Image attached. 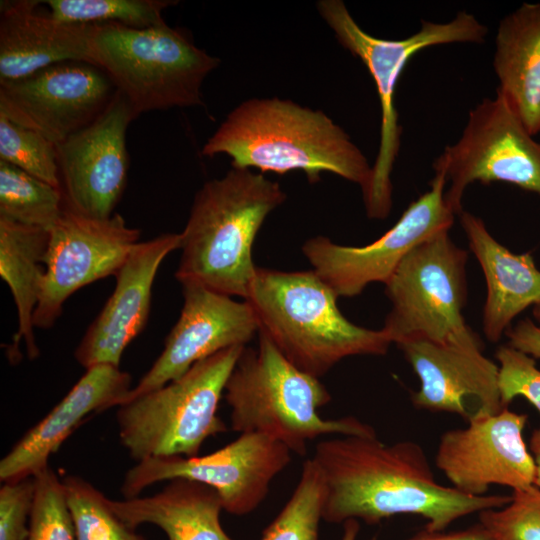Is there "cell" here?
I'll return each instance as SVG.
<instances>
[{
    "instance_id": "obj_1",
    "label": "cell",
    "mask_w": 540,
    "mask_h": 540,
    "mask_svg": "<svg viewBox=\"0 0 540 540\" xmlns=\"http://www.w3.org/2000/svg\"><path fill=\"white\" fill-rule=\"evenodd\" d=\"M312 459L325 485L323 520L369 525L400 514L425 519V529L444 531L458 519L500 508L511 495H466L439 484L422 446L393 444L377 436L339 435L317 443Z\"/></svg>"
},
{
    "instance_id": "obj_2",
    "label": "cell",
    "mask_w": 540,
    "mask_h": 540,
    "mask_svg": "<svg viewBox=\"0 0 540 540\" xmlns=\"http://www.w3.org/2000/svg\"><path fill=\"white\" fill-rule=\"evenodd\" d=\"M232 167L279 175L305 173L310 183L329 172L363 190L372 166L349 135L321 110L288 99L251 98L232 109L202 148Z\"/></svg>"
},
{
    "instance_id": "obj_3",
    "label": "cell",
    "mask_w": 540,
    "mask_h": 540,
    "mask_svg": "<svg viewBox=\"0 0 540 540\" xmlns=\"http://www.w3.org/2000/svg\"><path fill=\"white\" fill-rule=\"evenodd\" d=\"M286 200L278 182L252 169L232 167L197 191L181 235L175 273L198 285L246 300L257 267L252 250L267 216Z\"/></svg>"
},
{
    "instance_id": "obj_4",
    "label": "cell",
    "mask_w": 540,
    "mask_h": 540,
    "mask_svg": "<svg viewBox=\"0 0 540 540\" xmlns=\"http://www.w3.org/2000/svg\"><path fill=\"white\" fill-rule=\"evenodd\" d=\"M337 298L313 270L257 267L246 301L259 332L294 366L320 378L347 357L382 356L392 344L382 328L349 321Z\"/></svg>"
},
{
    "instance_id": "obj_5",
    "label": "cell",
    "mask_w": 540,
    "mask_h": 540,
    "mask_svg": "<svg viewBox=\"0 0 540 540\" xmlns=\"http://www.w3.org/2000/svg\"><path fill=\"white\" fill-rule=\"evenodd\" d=\"M233 431L260 433L304 456L307 443L325 435L376 436L354 416L324 419L319 409L331 394L319 378L294 366L262 333L257 348L245 347L224 391Z\"/></svg>"
},
{
    "instance_id": "obj_6",
    "label": "cell",
    "mask_w": 540,
    "mask_h": 540,
    "mask_svg": "<svg viewBox=\"0 0 540 540\" xmlns=\"http://www.w3.org/2000/svg\"><path fill=\"white\" fill-rule=\"evenodd\" d=\"M92 58L136 117L155 110L204 106L202 84L220 64L185 31L166 23L146 28L96 24Z\"/></svg>"
},
{
    "instance_id": "obj_7",
    "label": "cell",
    "mask_w": 540,
    "mask_h": 540,
    "mask_svg": "<svg viewBox=\"0 0 540 540\" xmlns=\"http://www.w3.org/2000/svg\"><path fill=\"white\" fill-rule=\"evenodd\" d=\"M317 9L340 45L366 66L377 88L381 108L380 143L362 194L367 216L382 220L392 209L391 174L401 145L402 129L394 100L402 71L420 50L452 43H482L488 28L473 14L460 11L445 23L422 20L416 33L390 40L364 31L341 0H320Z\"/></svg>"
},
{
    "instance_id": "obj_8",
    "label": "cell",
    "mask_w": 540,
    "mask_h": 540,
    "mask_svg": "<svg viewBox=\"0 0 540 540\" xmlns=\"http://www.w3.org/2000/svg\"><path fill=\"white\" fill-rule=\"evenodd\" d=\"M246 346L220 351L181 377L118 406L120 442L137 462L195 457L211 436L226 432L218 407L227 380Z\"/></svg>"
},
{
    "instance_id": "obj_9",
    "label": "cell",
    "mask_w": 540,
    "mask_h": 540,
    "mask_svg": "<svg viewBox=\"0 0 540 540\" xmlns=\"http://www.w3.org/2000/svg\"><path fill=\"white\" fill-rule=\"evenodd\" d=\"M467 251L449 231L413 248L385 285L391 303L383 331L396 345L417 340L483 345L465 321Z\"/></svg>"
},
{
    "instance_id": "obj_10",
    "label": "cell",
    "mask_w": 540,
    "mask_h": 540,
    "mask_svg": "<svg viewBox=\"0 0 540 540\" xmlns=\"http://www.w3.org/2000/svg\"><path fill=\"white\" fill-rule=\"evenodd\" d=\"M433 169L444 172L445 199L456 215L474 182H505L540 196V142L498 91L470 110L461 136L435 159Z\"/></svg>"
},
{
    "instance_id": "obj_11",
    "label": "cell",
    "mask_w": 540,
    "mask_h": 540,
    "mask_svg": "<svg viewBox=\"0 0 540 540\" xmlns=\"http://www.w3.org/2000/svg\"><path fill=\"white\" fill-rule=\"evenodd\" d=\"M290 461L291 451L283 443L260 433H241L207 455L139 461L126 472L121 492L125 499L134 498L152 484L183 478L213 488L224 511L243 516L264 501Z\"/></svg>"
},
{
    "instance_id": "obj_12",
    "label": "cell",
    "mask_w": 540,
    "mask_h": 540,
    "mask_svg": "<svg viewBox=\"0 0 540 540\" xmlns=\"http://www.w3.org/2000/svg\"><path fill=\"white\" fill-rule=\"evenodd\" d=\"M443 171H435L430 189L411 202L397 222L365 246H346L325 236L309 238L302 252L313 271L338 297H353L371 283L385 284L407 254L421 242L449 231L455 213L445 199Z\"/></svg>"
},
{
    "instance_id": "obj_13",
    "label": "cell",
    "mask_w": 540,
    "mask_h": 540,
    "mask_svg": "<svg viewBox=\"0 0 540 540\" xmlns=\"http://www.w3.org/2000/svg\"><path fill=\"white\" fill-rule=\"evenodd\" d=\"M141 232L124 218H94L78 213L64 203L63 211L49 230L45 277L34 312V327L47 329L60 317L66 300L97 280L116 275Z\"/></svg>"
},
{
    "instance_id": "obj_14",
    "label": "cell",
    "mask_w": 540,
    "mask_h": 540,
    "mask_svg": "<svg viewBox=\"0 0 540 540\" xmlns=\"http://www.w3.org/2000/svg\"><path fill=\"white\" fill-rule=\"evenodd\" d=\"M115 92L98 67L67 61L19 80L0 82V113L59 145L90 125Z\"/></svg>"
},
{
    "instance_id": "obj_15",
    "label": "cell",
    "mask_w": 540,
    "mask_h": 540,
    "mask_svg": "<svg viewBox=\"0 0 540 540\" xmlns=\"http://www.w3.org/2000/svg\"><path fill=\"white\" fill-rule=\"evenodd\" d=\"M136 116L116 90L104 111L88 126L57 145L64 203L94 218H109L126 186V132Z\"/></svg>"
},
{
    "instance_id": "obj_16",
    "label": "cell",
    "mask_w": 540,
    "mask_h": 540,
    "mask_svg": "<svg viewBox=\"0 0 540 540\" xmlns=\"http://www.w3.org/2000/svg\"><path fill=\"white\" fill-rule=\"evenodd\" d=\"M528 416L508 408L445 431L435 455L436 467L452 487L483 496L491 485L521 490L534 485L535 462L523 431Z\"/></svg>"
},
{
    "instance_id": "obj_17",
    "label": "cell",
    "mask_w": 540,
    "mask_h": 540,
    "mask_svg": "<svg viewBox=\"0 0 540 540\" xmlns=\"http://www.w3.org/2000/svg\"><path fill=\"white\" fill-rule=\"evenodd\" d=\"M180 316L150 369L126 400L181 377L195 363L225 349L246 344L259 332L248 301H236L198 285H184ZM124 402V403H125Z\"/></svg>"
},
{
    "instance_id": "obj_18",
    "label": "cell",
    "mask_w": 540,
    "mask_h": 540,
    "mask_svg": "<svg viewBox=\"0 0 540 540\" xmlns=\"http://www.w3.org/2000/svg\"><path fill=\"white\" fill-rule=\"evenodd\" d=\"M416 373L418 409L456 414L468 423L500 413L499 367L483 355V345L439 344L425 340L397 345Z\"/></svg>"
},
{
    "instance_id": "obj_19",
    "label": "cell",
    "mask_w": 540,
    "mask_h": 540,
    "mask_svg": "<svg viewBox=\"0 0 540 540\" xmlns=\"http://www.w3.org/2000/svg\"><path fill=\"white\" fill-rule=\"evenodd\" d=\"M180 246V233H165L134 247L115 275L114 291L76 347L74 356L81 366L119 367L126 347L146 326L161 263Z\"/></svg>"
},
{
    "instance_id": "obj_20",
    "label": "cell",
    "mask_w": 540,
    "mask_h": 540,
    "mask_svg": "<svg viewBox=\"0 0 540 540\" xmlns=\"http://www.w3.org/2000/svg\"><path fill=\"white\" fill-rule=\"evenodd\" d=\"M131 376L119 367L99 364L84 375L54 408L30 428L0 461L1 482L33 477L89 415L123 404Z\"/></svg>"
},
{
    "instance_id": "obj_21",
    "label": "cell",
    "mask_w": 540,
    "mask_h": 540,
    "mask_svg": "<svg viewBox=\"0 0 540 540\" xmlns=\"http://www.w3.org/2000/svg\"><path fill=\"white\" fill-rule=\"evenodd\" d=\"M41 1L0 4V82L15 81L51 65L80 61L93 64L96 24H71L39 13Z\"/></svg>"
},
{
    "instance_id": "obj_22",
    "label": "cell",
    "mask_w": 540,
    "mask_h": 540,
    "mask_svg": "<svg viewBox=\"0 0 540 540\" xmlns=\"http://www.w3.org/2000/svg\"><path fill=\"white\" fill-rule=\"evenodd\" d=\"M459 217L486 281L483 332L496 343L517 315L540 303V270L530 253L516 254L499 243L478 216L462 211Z\"/></svg>"
},
{
    "instance_id": "obj_23",
    "label": "cell",
    "mask_w": 540,
    "mask_h": 540,
    "mask_svg": "<svg viewBox=\"0 0 540 540\" xmlns=\"http://www.w3.org/2000/svg\"><path fill=\"white\" fill-rule=\"evenodd\" d=\"M108 502L129 527L153 524L168 540H233L221 525L217 492L196 481L177 478L153 495Z\"/></svg>"
},
{
    "instance_id": "obj_24",
    "label": "cell",
    "mask_w": 540,
    "mask_h": 540,
    "mask_svg": "<svg viewBox=\"0 0 540 540\" xmlns=\"http://www.w3.org/2000/svg\"><path fill=\"white\" fill-rule=\"evenodd\" d=\"M493 68L501 93L527 131L540 133V2L523 3L499 23Z\"/></svg>"
},
{
    "instance_id": "obj_25",
    "label": "cell",
    "mask_w": 540,
    "mask_h": 540,
    "mask_svg": "<svg viewBox=\"0 0 540 540\" xmlns=\"http://www.w3.org/2000/svg\"><path fill=\"white\" fill-rule=\"evenodd\" d=\"M48 238V230L0 217V275L11 291L18 316V329L9 349L11 360L22 340L30 358L39 354L33 316L45 277Z\"/></svg>"
},
{
    "instance_id": "obj_26",
    "label": "cell",
    "mask_w": 540,
    "mask_h": 540,
    "mask_svg": "<svg viewBox=\"0 0 540 540\" xmlns=\"http://www.w3.org/2000/svg\"><path fill=\"white\" fill-rule=\"evenodd\" d=\"M63 208L61 188L0 160V217L49 231Z\"/></svg>"
},
{
    "instance_id": "obj_27",
    "label": "cell",
    "mask_w": 540,
    "mask_h": 540,
    "mask_svg": "<svg viewBox=\"0 0 540 540\" xmlns=\"http://www.w3.org/2000/svg\"><path fill=\"white\" fill-rule=\"evenodd\" d=\"M324 499L321 472L312 458L307 459L293 493L260 540H319Z\"/></svg>"
},
{
    "instance_id": "obj_28",
    "label": "cell",
    "mask_w": 540,
    "mask_h": 540,
    "mask_svg": "<svg viewBox=\"0 0 540 540\" xmlns=\"http://www.w3.org/2000/svg\"><path fill=\"white\" fill-rule=\"evenodd\" d=\"M49 14L71 24L118 23L146 28L165 22L163 11L178 3L173 0H48L42 1Z\"/></svg>"
},
{
    "instance_id": "obj_29",
    "label": "cell",
    "mask_w": 540,
    "mask_h": 540,
    "mask_svg": "<svg viewBox=\"0 0 540 540\" xmlns=\"http://www.w3.org/2000/svg\"><path fill=\"white\" fill-rule=\"evenodd\" d=\"M76 540H145L110 507L99 489L77 475L62 478Z\"/></svg>"
},
{
    "instance_id": "obj_30",
    "label": "cell",
    "mask_w": 540,
    "mask_h": 540,
    "mask_svg": "<svg viewBox=\"0 0 540 540\" xmlns=\"http://www.w3.org/2000/svg\"><path fill=\"white\" fill-rule=\"evenodd\" d=\"M0 160L61 188L57 145L0 113Z\"/></svg>"
},
{
    "instance_id": "obj_31",
    "label": "cell",
    "mask_w": 540,
    "mask_h": 540,
    "mask_svg": "<svg viewBox=\"0 0 540 540\" xmlns=\"http://www.w3.org/2000/svg\"><path fill=\"white\" fill-rule=\"evenodd\" d=\"M33 477L35 493L26 540H76L62 479L49 466Z\"/></svg>"
},
{
    "instance_id": "obj_32",
    "label": "cell",
    "mask_w": 540,
    "mask_h": 540,
    "mask_svg": "<svg viewBox=\"0 0 540 540\" xmlns=\"http://www.w3.org/2000/svg\"><path fill=\"white\" fill-rule=\"evenodd\" d=\"M478 514L494 540H540V489L535 485L514 490L505 506Z\"/></svg>"
},
{
    "instance_id": "obj_33",
    "label": "cell",
    "mask_w": 540,
    "mask_h": 540,
    "mask_svg": "<svg viewBox=\"0 0 540 540\" xmlns=\"http://www.w3.org/2000/svg\"><path fill=\"white\" fill-rule=\"evenodd\" d=\"M495 357L499 363L498 385L503 406L507 408L521 396L540 414V370L535 358L509 344L500 346Z\"/></svg>"
},
{
    "instance_id": "obj_34",
    "label": "cell",
    "mask_w": 540,
    "mask_h": 540,
    "mask_svg": "<svg viewBox=\"0 0 540 540\" xmlns=\"http://www.w3.org/2000/svg\"><path fill=\"white\" fill-rule=\"evenodd\" d=\"M35 493L34 477L0 487V540H26Z\"/></svg>"
},
{
    "instance_id": "obj_35",
    "label": "cell",
    "mask_w": 540,
    "mask_h": 540,
    "mask_svg": "<svg viewBox=\"0 0 540 540\" xmlns=\"http://www.w3.org/2000/svg\"><path fill=\"white\" fill-rule=\"evenodd\" d=\"M505 335L510 346L540 359V323L536 324L530 318L522 319L514 327H510Z\"/></svg>"
},
{
    "instance_id": "obj_36",
    "label": "cell",
    "mask_w": 540,
    "mask_h": 540,
    "mask_svg": "<svg viewBox=\"0 0 540 540\" xmlns=\"http://www.w3.org/2000/svg\"><path fill=\"white\" fill-rule=\"evenodd\" d=\"M406 540H494L489 531L480 523L463 530L433 532L424 529Z\"/></svg>"
},
{
    "instance_id": "obj_37",
    "label": "cell",
    "mask_w": 540,
    "mask_h": 540,
    "mask_svg": "<svg viewBox=\"0 0 540 540\" xmlns=\"http://www.w3.org/2000/svg\"><path fill=\"white\" fill-rule=\"evenodd\" d=\"M529 446L535 462L534 485L540 489V428L532 432Z\"/></svg>"
},
{
    "instance_id": "obj_38",
    "label": "cell",
    "mask_w": 540,
    "mask_h": 540,
    "mask_svg": "<svg viewBox=\"0 0 540 540\" xmlns=\"http://www.w3.org/2000/svg\"><path fill=\"white\" fill-rule=\"evenodd\" d=\"M342 524H343V532H342L340 540H357V537L360 531L359 521L356 519H349L343 522ZM370 540H378V538L374 536Z\"/></svg>"
},
{
    "instance_id": "obj_39",
    "label": "cell",
    "mask_w": 540,
    "mask_h": 540,
    "mask_svg": "<svg viewBox=\"0 0 540 540\" xmlns=\"http://www.w3.org/2000/svg\"><path fill=\"white\" fill-rule=\"evenodd\" d=\"M532 315L540 323V303L532 307Z\"/></svg>"
}]
</instances>
